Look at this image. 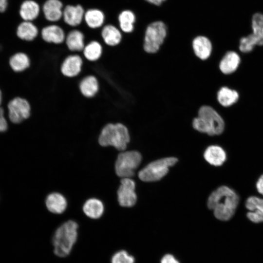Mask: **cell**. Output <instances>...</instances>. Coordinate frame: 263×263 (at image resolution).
<instances>
[{
	"mask_svg": "<svg viewBox=\"0 0 263 263\" xmlns=\"http://www.w3.org/2000/svg\"><path fill=\"white\" fill-rule=\"evenodd\" d=\"M239 197L231 188L223 186L213 191L208 198L207 206L213 210L215 217L221 221H227L234 214Z\"/></svg>",
	"mask_w": 263,
	"mask_h": 263,
	"instance_id": "cell-1",
	"label": "cell"
},
{
	"mask_svg": "<svg viewBox=\"0 0 263 263\" xmlns=\"http://www.w3.org/2000/svg\"><path fill=\"white\" fill-rule=\"evenodd\" d=\"M192 127L197 132L209 136L222 135L225 129V122L221 113L213 107L205 105L199 109L192 121Z\"/></svg>",
	"mask_w": 263,
	"mask_h": 263,
	"instance_id": "cell-2",
	"label": "cell"
},
{
	"mask_svg": "<svg viewBox=\"0 0 263 263\" xmlns=\"http://www.w3.org/2000/svg\"><path fill=\"white\" fill-rule=\"evenodd\" d=\"M79 225L73 219L63 222L52 237L54 252L59 257H66L71 253L78 238Z\"/></svg>",
	"mask_w": 263,
	"mask_h": 263,
	"instance_id": "cell-3",
	"label": "cell"
},
{
	"mask_svg": "<svg viewBox=\"0 0 263 263\" xmlns=\"http://www.w3.org/2000/svg\"><path fill=\"white\" fill-rule=\"evenodd\" d=\"M130 141L129 130L121 122L107 124L102 129L97 139L101 147H112L119 151L125 150Z\"/></svg>",
	"mask_w": 263,
	"mask_h": 263,
	"instance_id": "cell-4",
	"label": "cell"
},
{
	"mask_svg": "<svg viewBox=\"0 0 263 263\" xmlns=\"http://www.w3.org/2000/svg\"><path fill=\"white\" fill-rule=\"evenodd\" d=\"M141 160V154L137 150L120 151L117 155L114 164L116 175L121 178L132 177Z\"/></svg>",
	"mask_w": 263,
	"mask_h": 263,
	"instance_id": "cell-5",
	"label": "cell"
},
{
	"mask_svg": "<svg viewBox=\"0 0 263 263\" xmlns=\"http://www.w3.org/2000/svg\"><path fill=\"white\" fill-rule=\"evenodd\" d=\"M167 35V26L163 22L156 21L150 23L145 32L143 45L145 51L150 54L157 52Z\"/></svg>",
	"mask_w": 263,
	"mask_h": 263,
	"instance_id": "cell-6",
	"label": "cell"
},
{
	"mask_svg": "<svg viewBox=\"0 0 263 263\" xmlns=\"http://www.w3.org/2000/svg\"><path fill=\"white\" fill-rule=\"evenodd\" d=\"M177 161L175 157H167L153 161L138 173L139 178L143 181L153 182L159 180L168 172L169 168Z\"/></svg>",
	"mask_w": 263,
	"mask_h": 263,
	"instance_id": "cell-7",
	"label": "cell"
},
{
	"mask_svg": "<svg viewBox=\"0 0 263 263\" xmlns=\"http://www.w3.org/2000/svg\"><path fill=\"white\" fill-rule=\"evenodd\" d=\"M7 118L9 122L19 124L28 119L32 113V106L26 98L16 96L7 104Z\"/></svg>",
	"mask_w": 263,
	"mask_h": 263,
	"instance_id": "cell-8",
	"label": "cell"
},
{
	"mask_svg": "<svg viewBox=\"0 0 263 263\" xmlns=\"http://www.w3.org/2000/svg\"><path fill=\"white\" fill-rule=\"evenodd\" d=\"M135 188V182L131 178H121L116 190L117 201L121 207H130L135 204L137 196Z\"/></svg>",
	"mask_w": 263,
	"mask_h": 263,
	"instance_id": "cell-9",
	"label": "cell"
},
{
	"mask_svg": "<svg viewBox=\"0 0 263 263\" xmlns=\"http://www.w3.org/2000/svg\"><path fill=\"white\" fill-rule=\"evenodd\" d=\"M66 35V31L59 23H48L40 29L39 38L49 44H63Z\"/></svg>",
	"mask_w": 263,
	"mask_h": 263,
	"instance_id": "cell-10",
	"label": "cell"
},
{
	"mask_svg": "<svg viewBox=\"0 0 263 263\" xmlns=\"http://www.w3.org/2000/svg\"><path fill=\"white\" fill-rule=\"evenodd\" d=\"M85 10L81 4H66L61 21L70 29L78 28L84 22Z\"/></svg>",
	"mask_w": 263,
	"mask_h": 263,
	"instance_id": "cell-11",
	"label": "cell"
},
{
	"mask_svg": "<svg viewBox=\"0 0 263 263\" xmlns=\"http://www.w3.org/2000/svg\"><path fill=\"white\" fill-rule=\"evenodd\" d=\"M64 6L61 0H45L41 4V14L48 23H59Z\"/></svg>",
	"mask_w": 263,
	"mask_h": 263,
	"instance_id": "cell-12",
	"label": "cell"
},
{
	"mask_svg": "<svg viewBox=\"0 0 263 263\" xmlns=\"http://www.w3.org/2000/svg\"><path fill=\"white\" fill-rule=\"evenodd\" d=\"M45 205L50 213L60 215L67 209L68 201L66 196L58 191H53L46 196Z\"/></svg>",
	"mask_w": 263,
	"mask_h": 263,
	"instance_id": "cell-13",
	"label": "cell"
},
{
	"mask_svg": "<svg viewBox=\"0 0 263 263\" xmlns=\"http://www.w3.org/2000/svg\"><path fill=\"white\" fill-rule=\"evenodd\" d=\"M18 39L25 42H32L39 36L40 29L35 22L21 20L16 29Z\"/></svg>",
	"mask_w": 263,
	"mask_h": 263,
	"instance_id": "cell-14",
	"label": "cell"
},
{
	"mask_svg": "<svg viewBox=\"0 0 263 263\" xmlns=\"http://www.w3.org/2000/svg\"><path fill=\"white\" fill-rule=\"evenodd\" d=\"M99 31L101 41L106 46L116 47L122 40L123 33L117 26L113 24L106 23Z\"/></svg>",
	"mask_w": 263,
	"mask_h": 263,
	"instance_id": "cell-15",
	"label": "cell"
},
{
	"mask_svg": "<svg viewBox=\"0 0 263 263\" xmlns=\"http://www.w3.org/2000/svg\"><path fill=\"white\" fill-rule=\"evenodd\" d=\"M86 43L85 35L79 28H72L66 32L64 44L69 51L82 52Z\"/></svg>",
	"mask_w": 263,
	"mask_h": 263,
	"instance_id": "cell-16",
	"label": "cell"
},
{
	"mask_svg": "<svg viewBox=\"0 0 263 263\" xmlns=\"http://www.w3.org/2000/svg\"><path fill=\"white\" fill-rule=\"evenodd\" d=\"M19 15L21 20L35 22L41 15V5L36 0H23L19 6Z\"/></svg>",
	"mask_w": 263,
	"mask_h": 263,
	"instance_id": "cell-17",
	"label": "cell"
},
{
	"mask_svg": "<svg viewBox=\"0 0 263 263\" xmlns=\"http://www.w3.org/2000/svg\"><path fill=\"white\" fill-rule=\"evenodd\" d=\"M82 210L86 217L92 220L101 218L105 213V207L100 199L92 197L88 198L84 202Z\"/></svg>",
	"mask_w": 263,
	"mask_h": 263,
	"instance_id": "cell-18",
	"label": "cell"
},
{
	"mask_svg": "<svg viewBox=\"0 0 263 263\" xmlns=\"http://www.w3.org/2000/svg\"><path fill=\"white\" fill-rule=\"evenodd\" d=\"M106 15L102 9L97 7H91L86 9L84 23L90 29H100L106 24Z\"/></svg>",
	"mask_w": 263,
	"mask_h": 263,
	"instance_id": "cell-19",
	"label": "cell"
},
{
	"mask_svg": "<svg viewBox=\"0 0 263 263\" xmlns=\"http://www.w3.org/2000/svg\"><path fill=\"white\" fill-rule=\"evenodd\" d=\"M241 58L235 51H227L223 55L219 62L218 67L221 73L227 75L234 73L239 67Z\"/></svg>",
	"mask_w": 263,
	"mask_h": 263,
	"instance_id": "cell-20",
	"label": "cell"
},
{
	"mask_svg": "<svg viewBox=\"0 0 263 263\" xmlns=\"http://www.w3.org/2000/svg\"><path fill=\"white\" fill-rule=\"evenodd\" d=\"M192 47L195 56L202 60L209 58L213 51L211 41L205 36L196 37L192 40Z\"/></svg>",
	"mask_w": 263,
	"mask_h": 263,
	"instance_id": "cell-21",
	"label": "cell"
},
{
	"mask_svg": "<svg viewBox=\"0 0 263 263\" xmlns=\"http://www.w3.org/2000/svg\"><path fill=\"white\" fill-rule=\"evenodd\" d=\"M245 205L248 210L246 216L250 221L263 222V199L252 196L246 199Z\"/></svg>",
	"mask_w": 263,
	"mask_h": 263,
	"instance_id": "cell-22",
	"label": "cell"
},
{
	"mask_svg": "<svg viewBox=\"0 0 263 263\" xmlns=\"http://www.w3.org/2000/svg\"><path fill=\"white\" fill-rule=\"evenodd\" d=\"M82 64V59L79 55H69L65 58L61 65V73L67 77L75 76L80 72Z\"/></svg>",
	"mask_w": 263,
	"mask_h": 263,
	"instance_id": "cell-23",
	"label": "cell"
},
{
	"mask_svg": "<svg viewBox=\"0 0 263 263\" xmlns=\"http://www.w3.org/2000/svg\"><path fill=\"white\" fill-rule=\"evenodd\" d=\"M9 65L13 72L21 73L30 67L31 59L27 53L23 51H19L10 57Z\"/></svg>",
	"mask_w": 263,
	"mask_h": 263,
	"instance_id": "cell-24",
	"label": "cell"
},
{
	"mask_svg": "<svg viewBox=\"0 0 263 263\" xmlns=\"http://www.w3.org/2000/svg\"><path fill=\"white\" fill-rule=\"evenodd\" d=\"M239 99L238 92L226 85L221 87L216 94V99L218 103L224 108L232 106L237 102Z\"/></svg>",
	"mask_w": 263,
	"mask_h": 263,
	"instance_id": "cell-25",
	"label": "cell"
},
{
	"mask_svg": "<svg viewBox=\"0 0 263 263\" xmlns=\"http://www.w3.org/2000/svg\"><path fill=\"white\" fill-rule=\"evenodd\" d=\"M204 156L208 163L215 166H221L226 158L225 150L217 145H211L207 147L205 150Z\"/></svg>",
	"mask_w": 263,
	"mask_h": 263,
	"instance_id": "cell-26",
	"label": "cell"
},
{
	"mask_svg": "<svg viewBox=\"0 0 263 263\" xmlns=\"http://www.w3.org/2000/svg\"><path fill=\"white\" fill-rule=\"evenodd\" d=\"M118 27L124 34L132 33L134 29L136 16L134 12L129 9L121 11L117 17Z\"/></svg>",
	"mask_w": 263,
	"mask_h": 263,
	"instance_id": "cell-27",
	"label": "cell"
},
{
	"mask_svg": "<svg viewBox=\"0 0 263 263\" xmlns=\"http://www.w3.org/2000/svg\"><path fill=\"white\" fill-rule=\"evenodd\" d=\"M102 42L93 39L86 42L82 51L84 57L91 61H96L102 56L104 47Z\"/></svg>",
	"mask_w": 263,
	"mask_h": 263,
	"instance_id": "cell-28",
	"label": "cell"
},
{
	"mask_svg": "<svg viewBox=\"0 0 263 263\" xmlns=\"http://www.w3.org/2000/svg\"><path fill=\"white\" fill-rule=\"evenodd\" d=\"M79 89L84 96L86 97L94 96L97 93L99 89L96 78L93 75L85 77L80 82Z\"/></svg>",
	"mask_w": 263,
	"mask_h": 263,
	"instance_id": "cell-29",
	"label": "cell"
},
{
	"mask_svg": "<svg viewBox=\"0 0 263 263\" xmlns=\"http://www.w3.org/2000/svg\"><path fill=\"white\" fill-rule=\"evenodd\" d=\"M256 45H263V38L251 33L240 39L239 48L242 53H247L252 51Z\"/></svg>",
	"mask_w": 263,
	"mask_h": 263,
	"instance_id": "cell-30",
	"label": "cell"
},
{
	"mask_svg": "<svg viewBox=\"0 0 263 263\" xmlns=\"http://www.w3.org/2000/svg\"><path fill=\"white\" fill-rule=\"evenodd\" d=\"M252 33L263 38V15L261 13L255 14L252 18Z\"/></svg>",
	"mask_w": 263,
	"mask_h": 263,
	"instance_id": "cell-31",
	"label": "cell"
},
{
	"mask_svg": "<svg viewBox=\"0 0 263 263\" xmlns=\"http://www.w3.org/2000/svg\"><path fill=\"white\" fill-rule=\"evenodd\" d=\"M111 263H134V259L126 251L120 250L113 255Z\"/></svg>",
	"mask_w": 263,
	"mask_h": 263,
	"instance_id": "cell-32",
	"label": "cell"
},
{
	"mask_svg": "<svg viewBox=\"0 0 263 263\" xmlns=\"http://www.w3.org/2000/svg\"><path fill=\"white\" fill-rule=\"evenodd\" d=\"M7 111L2 106H0V133L6 132L9 126L7 118Z\"/></svg>",
	"mask_w": 263,
	"mask_h": 263,
	"instance_id": "cell-33",
	"label": "cell"
},
{
	"mask_svg": "<svg viewBox=\"0 0 263 263\" xmlns=\"http://www.w3.org/2000/svg\"><path fill=\"white\" fill-rule=\"evenodd\" d=\"M161 263H180L171 254H167L161 259Z\"/></svg>",
	"mask_w": 263,
	"mask_h": 263,
	"instance_id": "cell-34",
	"label": "cell"
},
{
	"mask_svg": "<svg viewBox=\"0 0 263 263\" xmlns=\"http://www.w3.org/2000/svg\"><path fill=\"white\" fill-rule=\"evenodd\" d=\"M256 187L258 192L263 195V174L258 179Z\"/></svg>",
	"mask_w": 263,
	"mask_h": 263,
	"instance_id": "cell-35",
	"label": "cell"
},
{
	"mask_svg": "<svg viewBox=\"0 0 263 263\" xmlns=\"http://www.w3.org/2000/svg\"><path fill=\"white\" fill-rule=\"evenodd\" d=\"M8 6V0H0V13L5 12Z\"/></svg>",
	"mask_w": 263,
	"mask_h": 263,
	"instance_id": "cell-36",
	"label": "cell"
},
{
	"mask_svg": "<svg viewBox=\"0 0 263 263\" xmlns=\"http://www.w3.org/2000/svg\"><path fill=\"white\" fill-rule=\"evenodd\" d=\"M147 2L156 6L161 5L166 0H144Z\"/></svg>",
	"mask_w": 263,
	"mask_h": 263,
	"instance_id": "cell-37",
	"label": "cell"
},
{
	"mask_svg": "<svg viewBox=\"0 0 263 263\" xmlns=\"http://www.w3.org/2000/svg\"><path fill=\"white\" fill-rule=\"evenodd\" d=\"M3 101V95H2V92L0 89V106H1Z\"/></svg>",
	"mask_w": 263,
	"mask_h": 263,
	"instance_id": "cell-38",
	"label": "cell"
}]
</instances>
